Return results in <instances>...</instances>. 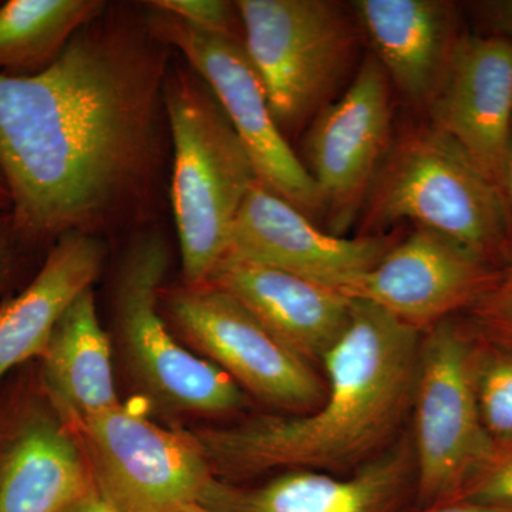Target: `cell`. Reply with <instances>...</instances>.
I'll use <instances>...</instances> for the list:
<instances>
[{
  "label": "cell",
  "instance_id": "cell-22",
  "mask_svg": "<svg viewBox=\"0 0 512 512\" xmlns=\"http://www.w3.org/2000/svg\"><path fill=\"white\" fill-rule=\"evenodd\" d=\"M473 380L488 436L497 447L512 446V350L485 338L478 329Z\"/></svg>",
  "mask_w": 512,
  "mask_h": 512
},
{
  "label": "cell",
  "instance_id": "cell-20",
  "mask_svg": "<svg viewBox=\"0 0 512 512\" xmlns=\"http://www.w3.org/2000/svg\"><path fill=\"white\" fill-rule=\"evenodd\" d=\"M40 359L47 399L67 426L121 403L113 342L101 326L94 288L63 313Z\"/></svg>",
  "mask_w": 512,
  "mask_h": 512
},
{
  "label": "cell",
  "instance_id": "cell-13",
  "mask_svg": "<svg viewBox=\"0 0 512 512\" xmlns=\"http://www.w3.org/2000/svg\"><path fill=\"white\" fill-rule=\"evenodd\" d=\"M394 244L392 235L348 238L322 231L258 180L239 210L225 258L271 266L340 292Z\"/></svg>",
  "mask_w": 512,
  "mask_h": 512
},
{
  "label": "cell",
  "instance_id": "cell-1",
  "mask_svg": "<svg viewBox=\"0 0 512 512\" xmlns=\"http://www.w3.org/2000/svg\"><path fill=\"white\" fill-rule=\"evenodd\" d=\"M171 49L109 6L35 76L0 74V174L20 241L147 221L164 160Z\"/></svg>",
  "mask_w": 512,
  "mask_h": 512
},
{
  "label": "cell",
  "instance_id": "cell-12",
  "mask_svg": "<svg viewBox=\"0 0 512 512\" xmlns=\"http://www.w3.org/2000/svg\"><path fill=\"white\" fill-rule=\"evenodd\" d=\"M500 274V268L456 239L417 228L340 292L373 303L421 332L470 311Z\"/></svg>",
  "mask_w": 512,
  "mask_h": 512
},
{
  "label": "cell",
  "instance_id": "cell-9",
  "mask_svg": "<svg viewBox=\"0 0 512 512\" xmlns=\"http://www.w3.org/2000/svg\"><path fill=\"white\" fill-rule=\"evenodd\" d=\"M147 9L144 22L148 30L165 46L180 52L210 87L247 150L258 180L312 221L325 215L315 181L276 124L244 40L212 35L167 13Z\"/></svg>",
  "mask_w": 512,
  "mask_h": 512
},
{
  "label": "cell",
  "instance_id": "cell-28",
  "mask_svg": "<svg viewBox=\"0 0 512 512\" xmlns=\"http://www.w3.org/2000/svg\"><path fill=\"white\" fill-rule=\"evenodd\" d=\"M498 194H500L501 204H503L505 222H507L508 241H510L512 251V134L507 154H505L503 173H501L500 185H498Z\"/></svg>",
  "mask_w": 512,
  "mask_h": 512
},
{
  "label": "cell",
  "instance_id": "cell-3",
  "mask_svg": "<svg viewBox=\"0 0 512 512\" xmlns=\"http://www.w3.org/2000/svg\"><path fill=\"white\" fill-rule=\"evenodd\" d=\"M164 106L173 144L170 197L181 282L201 285L227 256L239 210L258 175L227 114L191 67L171 64Z\"/></svg>",
  "mask_w": 512,
  "mask_h": 512
},
{
  "label": "cell",
  "instance_id": "cell-4",
  "mask_svg": "<svg viewBox=\"0 0 512 512\" xmlns=\"http://www.w3.org/2000/svg\"><path fill=\"white\" fill-rule=\"evenodd\" d=\"M171 264L167 239L144 231L127 245L111 286L113 348L128 379L161 412L214 417L238 412L244 390L181 345L160 309Z\"/></svg>",
  "mask_w": 512,
  "mask_h": 512
},
{
  "label": "cell",
  "instance_id": "cell-17",
  "mask_svg": "<svg viewBox=\"0 0 512 512\" xmlns=\"http://www.w3.org/2000/svg\"><path fill=\"white\" fill-rule=\"evenodd\" d=\"M352 9L392 86L429 109L463 37L456 6L444 0H356Z\"/></svg>",
  "mask_w": 512,
  "mask_h": 512
},
{
  "label": "cell",
  "instance_id": "cell-29",
  "mask_svg": "<svg viewBox=\"0 0 512 512\" xmlns=\"http://www.w3.org/2000/svg\"><path fill=\"white\" fill-rule=\"evenodd\" d=\"M59 512H117V510L113 508V505L104 500L96 485H93L86 494L74 500L73 503L66 505Z\"/></svg>",
  "mask_w": 512,
  "mask_h": 512
},
{
  "label": "cell",
  "instance_id": "cell-32",
  "mask_svg": "<svg viewBox=\"0 0 512 512\" xmlns=\"http://www.w3.org/2000/svg\"><path fill=\"white\" fill-rule=\"evenodd\" d=\"M10 211V195L8 187H6L5 180L0 174V212Z\"/></svg>",
  "mask_w": 512,
  "mask_h": 512
},
{
  "label": "cell",
  "instance_id": "cell-7",
  "mask_svg": "<svg viewBox=\"0 0 512 512\" xmlns=\"http://www.w3.org/2000/svg\"><path fill=\"white\" fill-rule=\"evenodd\" d=\"M244 46L282 133L313 120L348 70L352 22L328 0H239Z\"/></svg>",
  "mask_w": 512,
  "mask_h": 512
},
{
  "label": "cell",
  "instance_id": "cell-8",
  "mask_svg": "<svg viewBox=\"0 0 512 512\" xmlns=\"http://www.w3.org/2000/svg\"><path fill=\"white\" fill-rule=\"evenodd\" d=\"M160 309L190 348L220 367L242 390L289 414L312 412L325 380L285 348L234 296L218 286L164 285Z\"/></svg>",
  "mask_w": 512,
  "mask_h": 512
},
{
  "label": "cell",
  "instance_id": "cell-26",
  "mask_svg": "<svg viewBox=\"0 0 512 512\" xmlns=\"http://www.w3.org/2000/svg\"><path fill=\"white\" fill-rule=\"evenodd\" d=\"M474 10L487 29L485 35L500 37L512 45V0L478 2Z\"/></svg>",
  "mask_w": 512,
  "mask_h": 512
},
{
  "label": "cell",
  "instance_id": "cell-15",
  "mask_svg": "<svg viewBox=\"0 0 512 512\" xmlns=\"http://www.w3.org/2000/svg\"><path fill=\"white\" fill-rule=\"evenodd\" d=\"M429 110L431 126L453 138L498 191L512 134L511 43L463 35Z\"/></svg>",
  "mask_w": 512,
  "mask_h": 512
},
{
  "label": "cell",
  "instance_id": "cell-2",
  "mask_svg": "<svg viewBox=\"0 0 512 512\" xmlns=\"http://www.w3.org/2000/svg\"><path fill=\"white\" fill-rule=\"evenodd\" d=\"M352 302L348 328L320 362L326 394L315 410L190 431L214 477L345 470L372 460L396 434L413 403L420 330L373 303Z\"/></svg>",
  "mask_w": 512,
  "mask_h": 512
},
{
  "label": "cell",
  "instance_id": "cell-31",
  "mask_svg": "<svg viewBox=\"0 0 512 512\" xmlns=\"http://www.w3.org/2000/svg\"><path fill=\"white\" fill-rule=\"evenodd\" d=\"M158 512H210L205 510L201 504L198 503H187L175 505V507L167 508V510L158 511Z\"/></svg>",
  "mask_w": 512,
  "mask_h": 512
},
{
  "label": "cell",
  "instance_id": "cell-5",
  "mask_svg": "<svg viewBox=\"0 0 512 512\" xmlns=\"http://www.w3.org/2000/svg\"><path fill=\"white\" fill-rule=\"evenodd\" d=\"M367 229L410 221L503 269L512 261L500 194L436 127L413 128L386 156L367 198Z\"/></svg>",
  "mask_w": 512,
  "mask_h": 512
},
{
  "label": "cell",
  "instance_id": "cell-10",
  "mask_svg": "<svg viewBox=\"0 0 512 512\" xmlns=\"http://www.w3.org/2000/svg\"><path fill=\"white\" fill-rule=\"evenodd\" d=\"M93 483L117 512L198 503L212 474L190 431L167 430L120 403L70 424Z\"/></svg>",
  "mask_w": 512,
  "mask_h": 512
},
{
  "label": "cell",
  "instance_id": "cell-6",
  "mask_svg": "<svg viewBox=\"0 0 512 512\" xmlns=\"http://www.w3.org/2000/svg\"><path fill=\"white\" fill-rule=\"evenodd\" d=\"M477 329L447 318L421 338L412 443L420 508L454 501L497 446L478 412L473 362Z\"/></svg>",
  "mask_w": 512,
  "mask_h": 512
},
{
  "label": "cell",
  "instance_id": "cell-21",
  "mask_svg": "<svg viewBox=\"0 0 512 512\" xmlns=\"http://www.w3.org/2000/svg\"><path fill=\"white\" fill-rule=\"evenodd\" d=\"M109 8L104 0H8L0 5V74L42 73Z\"/></svg>",
  "mask_w": 512,
  "mask_h": 512
},
{
  "label": "cell",
  "instance_id": "cell-14",
  "mask_svg": "<svg viewBox=\"0 0 512 512\" xmlns=\"http://www.w3.org/2000/svg\"><path fill=\"white\" fill-rule=\"evenodd\" d=\"M412 493L416 460L404 436L349 477L306 468L258 485L212 477L198 504L210 512H402Z\"/></svg>",
  "mask_w": 512,
  "mask_h": 512
},
{
  "label": "cell",
  "instance_id": "cell-16",
  "mask_svg": "<svg viewBox=\"0 0 512 512\" xmlns=\"http://www.w3.org/2000/svg\"><path fill=\"white\" fill-rule=\"evenodd\" d=\"M210 284L234 296L303 362H322L348 328L352 299L271 266L224 258Z\"/></svg>",
  "mask_w": 512,
  "mask_h": 512
},
{
  "label": "cell",
  "instance_id": "cell-30",
  "mask_svg": "<svg viewBox=\"0 0 512 512\" xmlns=\"http://www.w3.org/2000/svg\"><path fill=\"white\" fill-rule=\"evenodd\" d=\"M419 512H512V508L478 504L467 500H454L431 505V507L420 508Z\"/></svg>",
  "mask_w": 512,
  "mask_h": 512
},
{
  "label": "cell",
  "instance_id": "cell-25",
  "mask_svg": "<svg viewBox=\"0 0 512 512\" xmlns=\"http://www.w3.org/2000/svg\"><path fill=\"white\" fill-rule=\"evenodd\" d=\"M457 500L512 508V446L497 447Z\"/></svg>",
  "mask_w": 512,
  "mask_h": 512
},
{
  "label": "cell",
  "instance_id": "cell-11",
  "mask_svg": "<svg viewBox=\"0 0 512 512\" xmlns=\"http://www.w3.org/2000/svg\"><path fill=\"white\" fill-rule=\"evenodd\" d=\"M392 83L367 56L338 100L316 114L302 163L322 197L330 234L345 237L365 208L392 133Z\"/></svg>",
  "mask_w": 512,
  "mask_h": 512
},
{
  "label": "cell",
  "instance_id": "cell-24",
  "mask_svg": "<svg viewBox=\"0 0 512 512\" xmlns=\"http://www.w3.org/2000/svg\"><path fill=\"white\" fill-rule=\"evenodd\" d=\"M468 312L481 335L512 350V261L501 269L493 288Z\"/></svg>",
  "mask_w": 512,
  "mask_h": 512
},
{
  "label": "cell",
  "instance_id": "cell-18",
  "mask_svg": "<svg viewBox=\"0 0 512 512\" xmlns=\"http://www.w3.org/2000/svg\"><path fill=\"white\" fill-rule=\"evenodd\" d=\"M93 485L76 434L52 404L26 414L0 444V512H59Z\"/></svg>",
  "mask_w": 512,
  "mask_h": 512
},
{
  "label": "cell",
  "instance_id": "cell-23",
  "mask_svg": "<svg viewBox=\"0 0 512 512\" xmlns=\"http://www.w3.org/2000/svg\"><path fill=\"white\" fill-rule=\"evenodd\" d=\"M147 8L183 20L192 28L212 35L244 40L237 2L225 0H153Z\"/></svg>",
  "mask_w": 512,
  "mask_h": 512
},
{
  "label": "cell",
  "instance_id": "cell-19",
  "mask_svg": "<svg viewBox=\"0 0 512 512\" xmlns=\"http://www.w3.org/2000/svg\"><path fill=\"white\" fill-rule=\"evenodd\" d=\"M103 238L63 235L49 249L32 282L0 308V379L13 367L42 357L57 322L106 264Z\"/></svg>",
  "mask_w": 512,
  "mask_h": 512
},
{
  "label": "cell",
  "instance_id": "cell-27",
  "mask_svg": "<svg viewBox=\"0 0 512 512\" xmlns=\"http://www.w3.org/2000/svg\"><path fill=\"white\" fill-rule=\"evenodd\" d=\"M20 241L13 227L10 212H0V286L5 282L12 265L15 245Z\"/></svg>",
  "mask_w": 512,
  "mask_h": 512
}]
</instances>
